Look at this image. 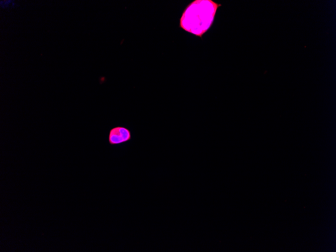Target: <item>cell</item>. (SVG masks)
I'll list each match as a JSON object with an SVG mask.
<instances>
[{
	"mask_svg": "<svg viewBox=\"0 0 336 252\" xmlns=\"http://www.w3.org/2000/svg\"><path fill=\"white\" fill-rule=\"evenodd\" d=\"M221 5L212 0H195L184 10L180 27L202 38L213 24L217 9Z\"/></svg>",
	"mask_w": 336,
	"mask_h": 252,
	"instance_id": "6da1fadb",
	"label": "cell"
},
{
	"mask_svg": "<svg viewBox=\"0 0 336 252\" xmlns=\"http://www.w3.org/2000/svg\"><path fill=\"white\" fill-rule=\"evenodd\" d=\"M131 138L129 129L123 126H117L109 130L108 142L111 145H117L129 141Z\"/></svg>",
	"mask_w": 336,
	"mask_h": 252,
	"instance_id": "7a4b0ae2",
	"label": "cell"
}]
</instances>
